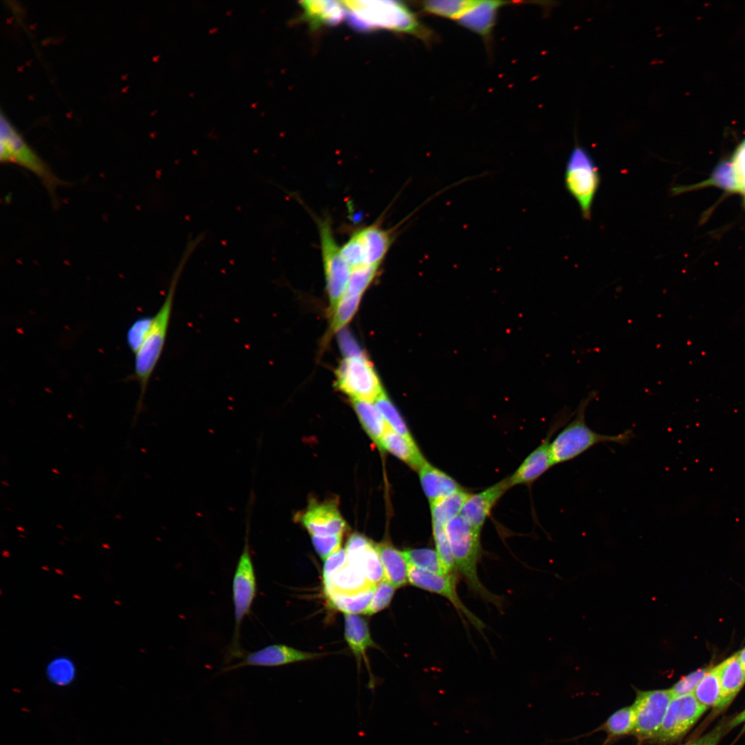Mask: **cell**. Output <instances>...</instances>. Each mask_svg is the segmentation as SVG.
I'll return each instance as SVG.
<instances>
[{"label": "cell", "mask_w": 745, "mask_h": 745, "mask_svg": "<svg viewBox=\"0 0 745 745\" xmlns=\"http://www.w3.org/2000/svg\"><path fill=\"white\" fill-rule=\"evenodd\" d=\"M595 395L592 392L582 399L573 417L551 440L550 453L555 465L570 461L599 444L626 445L633 437L629 430L606 435L597 433L587 424L586 410Z\"/></svg>", "instance_id": "3"}, {"label": "cell", "mask_w": 745, "mask_h": 745, "mask_svg": "<svg viewBox=\"0 0 745 745\" xmlns=\"http://www.w3.org/2000/svg\"><path fill=\"white\" fill-rule=\"evenodd\" d=\"M394 238L393 230H386L378 223H374L355 231L349 239L357 248L362 266H375L381 264Z\"/></svg>", "instance_id": "15"}, {"label": "cell", "mask_w": 745, "mask_h": 745, "mask_svg": "<svg viewBox=\"0 0 745 745\" xmlns=\"http://www.w3.org/2000/svg\"><path fill=\"white\" fill-rule=\"evenodd\" d=\"M375 402V405L390 428L406 437L413 439L404 420L385 393L377 397Z\"/></svg>", "instance_id": "35"}, {"label": "cell", "mask_w": 745, "mask_h": 745, "mask_svg": "<svg viewBox=\"0 0 745 745\" xmlns=\"http://www.w3.org/2000/svg\"><path fill=\"white\" fill-rule=\"evenodd\" d=\"M635 721L633 705L621 708L611 714L597 730L608 735V741L632 733Z\"/></svg>", "instance_id": "30"}, {"label": "cell", "mask_w": 745, "mask_h": 745, "mask_svg": "<svg viewBox=\"0 0 745 745\" xmlns=\"http://www.w3.org/2000/svg\"><path fill=\"white\" fill-rule=\"evenodd\" d=\"M74 671L72 664L66 659L52 662L48 668L49 679L56 684L65 685L71 682Z\"/></svg>", "instance_id": "39"}, {"label": "cell", "mask_w": 745, "mask_h": 745, "mask_svg": "<svg viewBox=\"0 0 745 745\" xmlns=\"http://www.w3.org/2000/svg\"><path fill=\"white\" fill-rule=\"evenodd\" d=\"M408 579L411 585L447 599L461 618L465 617L479 631L483 630L484 624L465 606L457 593L456 575L435 574L408 566Z\"/></svg>", "instance_id": "12"}, {"label": "cell", "mask_w": 745, "mask_h": 745, "mask_svg": "<svg viewBox=\"0 0 745 745\" xmlns=\"http://www.w3.org/2000/svg\"><path fill=\"white\" fill-rule=\"evenodd\" d=\"M433 535L435 550L441 564L448 574L456 575L457 570L452 551L446 532V526L432 524Z\"/></svg>", "instance_id": "36"}, {"label": "cell", "mask_w": 745, "mask_h": 745, "mask_svg": "<svg viewBox=\"0 0 745 745\" xmlns=\"http://www.w3.org/2000/svg\"><path fill=\"white\" fill-rule=\"evenodd\" d=\"M733 166L735 171L737 172V176H738L737 177L739 181L737 183L738 188L740 187L745 193V140L735 154Z\"/></svg>", "instance_id": "46"}, {"label": "cell", "mask_w": 745, "mask_h": 745, "mask_svg": "<svg viewBox=\"0 0 745 745\" xmlns=\"http://www.w3.org/2000/svg\"><path fill=\"white\" fill-rule=\"evenodd\" d=\"M737 657L744 670H745V648L737 654Z\"/></svg>", "instance_id": "49"}, {"label": "cell", "mask_w": 745, "mask_h": 745, "mask_svg": "<svg viewBox=\"0 0 745 745\" xmlns=\"http://www.w3.org/2000/svg\"><path fill=\"white\" fill-rule=\"evenodd\" d=\"M337 340L346 358L366 356L352 334L346 328L338 331Z\"/></svg>", "instance_id": "44"}, {"label": "cell", "mask_w": 745, "mask_h": 745, "mask_svg": "<svg viewBox=\"0 0 745 745\" xmlns=\"http://www.w3.org/2000/svg\"><path fill=\"white\" fill-rule=\"evenodd\" d=\"M254 502L253 492L248 499L244 546L232 578V599L234 608V630L226 652V662L241 658L244 653L240 644V629L245 617L250 615L257 593V582L250 545V516Z\"/></svg>", "instance_id": "4"}, {"label": "cell", "mask_w": 745, "mask_h": 745, "mask_svg": "<svg viewBox=\"0 0 745 745\" xmlns=\"http://www.w3.org/2000/svg\"><path fill=\"white\" fill-rule=\"evenodd\" d=\"M730 721L728 718L724 719L706 734L679 745H717L731 729Z\"/></svg>", "instance_id": "40"}, {"label": "cell", "mask_w": 745, "mask_h": 745, "mask_svg": "<svg viewBox=\"0 0 745 745\" xmlns=\"http://www.w3.org/2000/svg\"><path fill=\"white\" fill-rule=\"evenodd\" d=\"M573 414L574 412L572 413L570 410L562 413L542 442L524 459L516 470L507 477L510 487L531 484L555 465L550 453L552 437L570 419Z\"/></svg>", "instance_id": "13"}, {"label": "cell", "mask_w": 745, "mask_h": 745, "mask_svg": "<svg viewBox=\"0 0 745 745\" xmlns=\"http://www.w3.org/2000/svg\"><path fill=\"white\" fill-rule=\"evenodd\" d=\"M719 684L720 699L714 708L719 712L727 708L745 684V670L737 655H735L716 666Z\"/></svg>", "instance_id": "19"}, {"label": "cell", "mask_w": 745, "mask_h": 745, "mask_svg": "<svg viewBox=\"0 0 745 745\" xmlns=\"http://www.w3.org/2000/svg\"><path fill=\"white\" fill-rule=\"evenodd\" d=\"M708 669L709 668H699L682 677L669 688L673 697L693 693Z\"/></svg>", "instance_id": "41"}, {"label": "cell", "mask_w": 745, "mask_h": 745, "mask_svg": "<svg viewBox=\"0 0 745 745\" xmlns=\"http://www.w3.org/2000/svg\"><path fill=\"white\" fill-rule=\"evenodd\" d=\"M395 588L386 579L375 586L372 600L364 614L371 615L386 608L391 602Z\"/></svg>", "instance_id": "38"}, {"label": "cell", "mask_w": 745, "mask_h": 745, "mask_svg": "<svg viewBox=\"0 0 745 745\" xmlns=\"http://www.w3.org/2000/svg\"><path fill=\"white\" fill-rule=\"evenodd\" d=\"M347 563V554L345 549L340 548L328 556L325 559L323 568L324 582H328L335 573L343 568Z\"/></svg>", "instance_id": "45"}, {"label": "cell", "mask_w": 745, "mask_h": 745, "mask_svg": "<svg viewBox=\"0 0 745 745\" xmlns=\"http://www.w3.org/2000/svg\"><path fill=\"white\" fill-rule=\"evenodd\" d=\"M601 182L597 165L588 150L575 144L568 155L564 172V185L576 200L586 220L591 217L592 206Z\"/></svg>", "instance_id": "7"}, {"label": "cell", "mask_w": 745, "mask_h": 745, "mask_svg": "<svg viewBox=\"0 0 745 745\" xmlns=\"http://www.w3.org/2000/svg\"><path fill=\"white\" fill-rule=\"evenodd\" d=\"M475 0H429L421 3L422 10L431 15L456 21Z\"/></svg>", "instance_id": "31"}, {"label": "cell", "mask_w": 745, "mask_h": 745, "mask_svg": "<svg viewBox=\"0 0 745 745\" xmlns=\"http://www.w3.org/2000/svg\"><path fill=\"white\" fill-rule=\"evenodd\" d=\"M152 321V316L136 320L127 332L128 346L133 354L137 350L145 337Z\"/></svg>", "instance_id": "42"}, {"label": "cell", "mask_w": 745, "mask_h": 745, "mask_svg": "<svg viewBox=\"0 0 745 745\" xmlns=\"http://www.w3.org/2000/svg\"><path fill=\"white\" fill-rule=\"evenodd\" d=\"M469 493L464 489L430 504L432 524L446 525L460 515Z\"/></svg>", "instance_id": "29"}, {"label": "cell", "mask_w": 745, "mask_h": 745, "mask_svg": "<svg viewBox=\"0 0 745 745\" xmlns=\"http://www.w3.org/2000/svg\"><path fill=\"white\" fill-rule=\"evenodd\" d=\"M418 472L422 489L430 504L463 490L455 479L427 461Z\"/></svg>", "instance_id": "20"}, {"label": "cell", "mask_w": 745, "mask_h": 745, "mask_svg": "<svg viewBox=\"0 0 745 745\" xmlns=\"http://www.w3.org/2000/svg\"><path fill=\"white\" fill-rule=\"evenodd\" d=\"M507 478L487 488L483 491L470 494L461 508L460 515L477 530H481L493 508L510 488Z\"/></svg>", "instance_id": "17"}, {"label": "cell", "mask_w": 745, "mask_h": 745, "mask_svg": "<svg viewBox=\"0 0 745 745\" xmlns=\"http://www.w3.org/2000/svg\"><path fill=\"white\" fill-rule=\"evenodd\" d=\"M403 553L408 566L435 574H448L442 566L435 550L430 548H407Z\"/></svg>", "instance_id": "32"}, {"label": "cell", "mask_w": 745, "mask_h": 745, "mask_svg": "<svg viewBox=\"0 0 745 745\" xmlns=\"http://www.w3.org/2000/svg\"><path fill=\"white\" fill-rule=\"evenodd\" d=\"M318 653L305 652L284 644H271L255 651L248 653L241 660L223 668L221 673H228L246 666L273 667L301 661L311 660L321 656Z\"/></svg>", "instance_id": "14"}, {"label": "cell", "mask_w": 745, "mask_h": 745, "mask_svg": "<svg viewBox=\"0 0 745 745\" xmlns=\"http://www.w3.org/2000/svg\"><path fill=\"white\" fill-rule=\"evenodd\" d=\"M380 266L363 265L352 268L344 295L361 297L362 294L375 279Z\"/></svg>", "instance_id": "34"}, {"label": "cell", "mask_w": 745, "mask_h": 745, "mask_svg": "<svg viewBox=\"0 0 745 745\" xmlns=\"http://www.w3.org/2000/svg\"><path fill=\"white\" fill-rule=\"evenodd\" d=\"M370 586H373L367 582L361 571L348 563L324 583L326 595L331 593H354Z\"/></svg>", "instance_id": "24"}, {"label": "cell", "mask_w": 745, "mask_h": 745, "mask_svg": "<svg viewBox=\"0 0 745 745\" xmlns=\"http://www.w3.org/2000/svg\"><path fill=\"white\" fill-rule=\"evenodd\" d=\"M375 586L354 593H331L327 595L332 606L346 614L364 613L368 608Z\"/></svg>", "instance_id": "28"}, {"label": "cell", "mask_w": 745, "mask_h": 745, "mask_svg": "<svg viewBox=\"0 0 745 745\" xmlns=\"http://www.w3.org/2000/svg\"><path fill=\"white\" fill-rule=\"evenodd\" d=\"M361 297L344 295L335 307L331 310V328L339 331L350 321L356 312Z\"/></svg>", "instance_id": "37"}, {"label": "cell", "mask_w": 745, "mask_h": 745, "mask_svg": "<svg viewBox=\"0 0 745 745\" xmlns=\"http://www.w3.org/2000/svg\"><path fill=\"white\" fill-rule=\"evenodd\" d=\"M351 403L364 430L379 448L381 437L388 428L380 412L371 401L351 399Z\"/></svg>", "instance_id": "27"}, {"label": "cell", "mask_w": 745, "mask_h": 745, "mask_svg": "<svg viewBox=\"0 0 745 745\" xmlns=\"http://www.w3.org/2000/svg\"><path fill=\"white\" fill-rule=\"evenodd\" d=\"M342 535L329 536H312L314 548L322 559H326L341 548Z\"/></svg>", "instance_id": "43"}, {"label": "cell", "mask_w": 745, "mask_h": 745, "mask_svg": "<svg viewBox=\"0 0 745 745\" xmlns=\"http://www.w3.org/2000/svg\"><path fill=\"white\" fill-rule=\"evenodd\" d=\"M316 221L319 234L326 291L332 310L346 290L351 268L343 259L341 247L334 236L330 218H320Z\"/></svg>", "instance_id": "8"}, {"label": "cell", "mask_w": 745, "mask_h": 745, "mask_svg": "<svg viewBox=\"0 0 745 745\" xmlns=\"http://www.w3.org/2000/svg\"><path fill=\"white\" fill-rule=\"evenodd\" d=\"M744 724L743 731L745 730V709L730 721V727L733 728L739 724Z\"/></svg>", "instance_id": "48"}, {"label": "cell", "mask_w": 745, "mask_h": 745, "mask_svg": "<svg viewBox=\"0 0 745 745\" xmlns=\"http://www.w3.org/2000/svg\"><path fill=\"white\" fill-rule=\"evenodd\" d=\"M379 449L392 453L417 471L426 461L414 439L406 437L388 426L381 437Z\"/></svg>", "instance_id": "22"}, {"label": "cell", "mask_w": 745, "mask_h": 745, "mask_svg": "<svg viewBox=\"0 0 745 745\" xmlns=\"http://www.w3.org/2000/svg\"><path fill=\"white\" fill-rule=\"evenodd\" d=\"M446 532L456 569L464 577L469 590L498 608H501V597L489 591L478 576L481 532L460 515L446 525Z\"/></svg>", "instance_id": "5"}, {"label": "cell", "mask_w": 745, "mask_h": 745, "mask_svg": "<svg viewBox=\"0 0 745 745\" xmlns=\"http://www.w3.org/2000/svg\"><path fill=\"white\" fill-rule=\"evenodd\" d=\"M299 4L302 9L301 19L307 22L312 30L337 25L346 16L342 1L309 0L302 1Z\"/></svg>", "instance_id": "21"}, {"label": "cell", "mask_w": 745, "mask_h": 745, "mask_svg": "<svg viewBox=\"0 0 745 745\" xmlns=\"http://www.w3.org/2000/svg\"><path fill=\"white\" fill-rule=\"evenodd\" d=\"M350 25L360 31L385 29L411 34L430 43L431 30L405 4L396 1H344Z\"/></svg>", "instance_id": "2"}, {"label": "cell", "mask_w": 745, "mask_h": 745, "mask_svg": "<svg viewBox=\"0 0 745 745\" xmlns=\"http://www.w3.org/2000/svg\"><path fill=\"white\" fill-rule=\"evenodd\" d=\"M707 709L696 699L693 693L673 697L653 741L666 744L679 739Z\"/></svg>", "instance_id": "11"}, {"label": "cell", "mask_w": 745, "mask_h": 745, "mask_svg": "<svg viewBox=\"0 0 745 745\" xmlns=\"http://www.w3.org/2000/svg\"><path fill=\"white\" fill-rule=\"evenodd\" d=\"M672 699L670 689L637 690L632 704L635 721L631 734L639 742L653 740Z\"/></svg>", "instance_id": "10"}, {"label": "cell", "mask_w": 745, "mask_h": 745, "mask_svg": "<svg viewBox=\"0 0 745 745\" xmlns=\"http://www.w3.org/2000/svg\"><path fill=\"white\" fill-rule=\"evenodd\" d=\"M0 160L2 163L19 166L34 174L52 198L57 187L63 183L28 145L3 111L0 114Z\"/></svg>", "instance_id": "6"}, {"label": "cell", "mask_w": 745, "mask_h": 745, "mask_svg": "<svg viewBox=\"0 0 745 745\" xmlns=\"http://www.w3.org/2000/svg\"><path fill=\"white\" fill-rule=\"evenodd\" d=\"M513 3L506 1L475 0L473 5L455 21L488 41L500 9Z\"/></svg>", "instance_id": "18"}, {"label": "cell", "mask_w": 745, "mask_h": 745, "mask_svg": "<svg viewBox=\"0 0 745 745\" xmlns=\"http://www.w3.org/2000/svg\"><path fill=\"white\" fill-rule=\"evenodd\" d=\"M348 563L359 568L367 582L372 586L384 579V572L376 544L372 542L366 548L347 554Z\"/></svg>", "instance_id": "26"}, {"label": "cell", "mask_w": 745, "mask_h": 745, "mask_svg": "<svg viewBox=\"0 0 745 745\" xmlns=\"http://www.w3.org/2000/svg\"><path fill=\"white\" fill-rule=\"evenodd\" d=\"M298 521L311 536L343 535L346 523L332 502H312L298 514Z\"/></svg>", "instance_id": "16"}, {"label": "cell", "mask_w": 745, "mask_h": 745, "mask_svg": "<svg viewBox=\"0 0 745 745\" xmlns=\"http://www.w3.org/2000/svg\"><path fill=\"white\" fill-rule=\"evenodd\" d=\"M336 385L351 399L367 401H375L384 393L366 356L345 358L336 370Z\"/></svg>", "instance_id": "9"}, {"label": "cell", "mask_w": 745, "mask_h": 745, "mask_svg": "<svg viewBox=\"0 0 745 745\" xmlns=\"http://www.w3.org/2000/svg\"><path fill=\"white\" fill-rule=\"evenodd\" d=\"M384 572V579L395 588L408 582V564L403 551L393 545L383 542L376 544Z\"/></svg>", "instance_id": "23"}, {"label": "cell", "mask_w": 745, "mask_h": 745, "mask_svg": "<svg viewBox=\"0 0 745 745\" xmlns=\"http://www.w3.org/2000/svg\"><path fill=\"white\" fill-rule=\"evenodd\" d=\"M203 240L201 235L189 238L178 264L174 270L165 299L155 315L143 340L134 354V371L132 379L139 386L138 408L143 406V399L154 370L163 353L173 310L177 285L183 268L197 247Z\"/></svg>", "instance_id": "1"}, {"label": "cell", "mask_w": 745, "mask_h": 745, "mask_svg": "<svg viewBox=\"0 0 745 745\" xmlns=\"http://www.w3.org/2000/svg\"><path fill=\"white\" fill-rule=\"evenodd\" d=\"M372 542L364 535L359 533H354L350 536L346 542L345 548L346 554L359 551L366 548Z\"/></svg>", "instance_id": "47"}, {"label": "cell", "mask_w": 745, "mask_h": 745, "mask_svg": "<svg viewBox=\"0 0 745 745\" xmlns=\"http://www.w3.org/2000/svg\"><path fill=\"white\" fill-rule=\"evenodd\" d=\"M696 699L707 708H715L720 699V684L715 667L709 668L693 691Z\"/></svg>", "instance_id": "33"}, {"label": "cell", "mask_w": 745, "mask_h": 745, "mask_svg": "<svg viewBox=\"0 0 745 745\" xmlns=\"http://www.w3.org/2000/svg\"><path fill=\"white\" fill-rule=\"evenodd\" d=\"M344 635L356 657L360 660L370 647L375 646L366 621L356 614H345Z\"/></svg>", "instance_id": "25"}]
</instances>
